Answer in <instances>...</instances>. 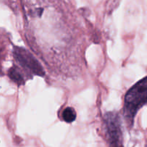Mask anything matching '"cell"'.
Wrapping results in <instances>:
<instances>
[{
	"mask_svg": "<svg viewBox=\"0 0 147 147\" xmlns=\"http://www.w3.org/2000/svg\"><path fill=\"white\" fill-rule=\"evenodd\" d=\"M106 135L111 147H123L122 146L121 123L120 116L114 111L108 112L104 117Z\"/></svg>",
	"mask_w": 147,
	"mask_h": 147,
	"instance_id": "obj_2",
	"label": "cell"
},
{
	"mask_svg": "<svg viewBox=\"0 0 147 147\" xmlns=\"http://www.w3.org/2000/svg\"><path fill=\"white\" fill-rule=\"evenodd\" d=\"M147 79H143L134 85L126 93L123 103V116L129 126H132L135 116L146 103Z\"/></svg>",
	"mask_w": 147,
	"mask_h": 147,
	"instance_id": "obj_1",
	"label": "cell"
},
{
	"mask_svg": "<svg viewBox=\"0 0 147 147\" xmlns=\"http://www.w3.org/2000/svg\"><path fill=\"white\" fill-rule=\"evenodd\" d=\"M62 119L67 123H72L76 119V112L72 107H67L62 112Z\"/></svg>",
	"mask_w": 147,
	"mask_h": 147,
	"instance_id": "obj_5",
	"label": "cell"
},
{
	"mask_svg": "<svg viewBox=\"0 0 147 147\" xmlns=\"http://www.w3.org/2000/svg\"><path fill=\"white\" fill-rule=\"evenodd\" d=\"M14 57L21 67L34 76H43L45 71L40 63L25 49L15 47L14 49Z\"/></svg>",
	"mask_w": 147,
	"mask_h": 147,
	"instance_id": "obj_3",
	"label": "cell"
},
{
	"mask_svg": "<svg viewBox=\"0 0 147 147\" xmlns=\"http://www.w3.org/2000/svg\"><path fill=\"white\" fill-rule=\"evenodd\" d=\"M9 76L10 78L18 85H22L24 83V78L21 74L20 70L17 67H12L9 70Z\"/></svg>",
	"mask_w": 147,
	"mask_h": 147,
	"instance_id": "obj_4",
	"label": "cell"
}]
</instances>
